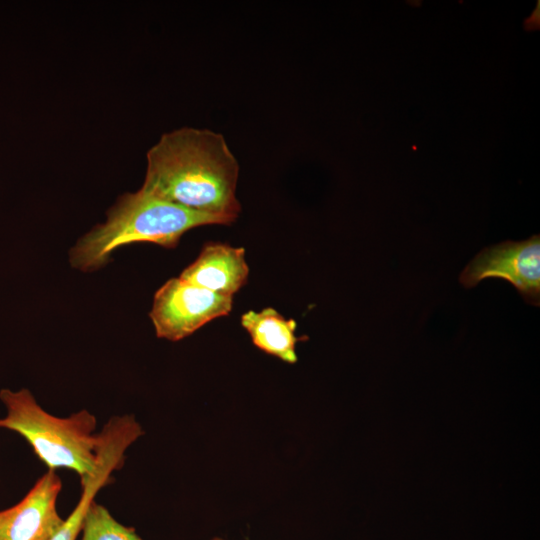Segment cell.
Returning <instances> with one entry per match:
<instances>
[{"mask_svg":"<svg viewBox=\"0 0 540 540\" xmlns=\"http://www.w3.org/2000/svg\"><path fill=\"white\" fill-rule=\"evenodd\" d=\"M61 489L55 470L43 474L21 501L0 511V540H51L65 521L56 508Z\"/></svg>","mask_w":540,"mask_h":540,"instance_id":"obj_6","label":"cell"},{"mask_svg":"<svg viewBox=\"0 0 540 540\" xmlns=\"http://www.w3.org/2000/svg\"><path fill=\"white\" fill-rule=\"evenodd\" d=\"M486 278H501L514 285L526 302L539 305L540 300V238L506 241L483 249L466 266L460 282L466 288L475 287Z\"/></svg>","mask_w":540,"mask_h":540,"instance_id":"obj_5","label":"cell"},{"mask_svg":"<svg viewBox=\"0 0 540 540\" xmlns=\"http://www.w3.org/2000/svg\"><path fill=\"white\" fill-rule=\"evenodd\" d=\"M241 325L260 350L290 364L297 361L296 343L300 339L295 336L297 323L294 319H286L268 307L259 312L244 313Z\"/></svg>","mask_w":540,"mask_h":540,"instance_id":"obj_8","label":"cell"},{"mask_svg":"<svg viewBox=\"0 0 540 540\" xmlns=\"http://www.w3.org/2000/svg\"><path fill=\"white\" fill-rule=\"evenodd\" d=\"M6 415L0 428L21 435L49 470L67 468L80 480L91 476L98 464L95 416L82 409L61 418L45 411L27 389H2Z\"/></svg>","mask_w":540,"mask_h":540,"instance_id":"obj_3","label":"cell"},{"mask_svg":"<svg viewBox=\"0 0 540 540\" xmlns=\"http://www.w3.org/2000/svg\"><path fill=\"white\" fill-rule=\"evenodd\" d=\"M248 274L243 247L212 242L205 244L179 277L218 295L233 297L246 284Z\"/></svg>","mask_w":540,"mask_h":540,"instance_id":"obj_7","label":"cell"},{"mask_svg":"<svg viewBox=\"0 0 540 540\" xmlns=\"http://www.w3.org/2000/svg\"><path fill=\"white\" fill-rule=\"evenodd\" d=\"M233 222L226 217L186 209L141 188L121 196L106 222L79 240L71 251V263L80 270H95L121 246L151 242L172 248L185 232L195 227Z\"/></svg>","mask_w":540,"mask_h":540,"instance_id":"obj_2","label":"cell"},{"mask_svg":"<svg viewBox=\"0 0 540 540\" xmlns=\"http://www.w3.org/2000/svg\"><path fill=\"white\" fill-rule=\"evenodd\" d=\"M80 534L81 540H143L133 528L119 523L95 500L85 512Z\"/></svg>","mask_w":540,"mask_h":540,"instance_id":"obj_10","label":"cell"},{"mask_svg":"<svg viewBox=\"0 0 540 540\" xmlns=\"http://www.w3.org/2000/svg\"><path fill=\"white\" fill-rule=\"evenodd\" d=\"M239 164L224 136L183 127L164 133L147 152L142 189L186 209L236 221Z\"/></svg>","mask_w":540,"mask_h":540,"instance_id":"obj_1","label":"cell"},{"mask_svg":"<svg viewBox=\"0 0 540 540\" xmlns=\"http://www.w3.org/2000/svg\"><path fill=\"white\" fill-rule=\"evenodd\" d=\"M232 306L233 297L218 295L178 277L156 292L150 317L157 337L179 341L208 322L227 316Z\"/></svg>","mask_w":540,"mask_h":540,"instance_id":"obj_4","label":"cell"},{"mask_svg":"<svg viewBox=\"0 0 540 540\" xmlns=\"http://www.w3.org/2000/svg\"><path fill=\"white\" fill-rule=\"evenodd\" d=\"M212 540H222V539H220V538H214V539H212Z\"/></svg>","mask_w":540,"mask_h":540,"instance_id":"obj_11","label":"cell"},{"mask_svg":"<svg viewBox=\"0 0 540 540\" xmlns=\"http://www.w3.org/2000/svg\"><path fill=\"white\" fill-rule=\"evenodd\" d=\"M115 470L116 465L113 461L103 459L90 477L80 481L82 486L80 499L51 540H76L80 535L82 521L88 506L95 500L97 492L110 482L111 474Z\"/></svg>","mask_w":540,"mask_h":540,"instance_id":"obj_9","label":"cell"}]
</instances>
